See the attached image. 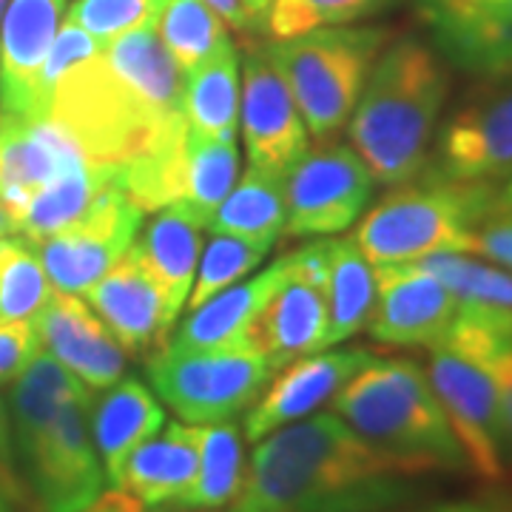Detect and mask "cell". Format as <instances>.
Masks as SVG:
<instances>
[{
  "label": "cell",
  "instance_id": "obj_1",
  "mask_svg": "<svg viewBox=\"0 0 512 512\" xmlns=\"http://www.w3.org/2000/svg\"><path fill=\"white\" fill-rule=\"evenodd\" d=\"M424 478L336 413H313L256 441L231 512H393L419 501Z\"/></svg>",
  "mask_w": 512,
  "mask_h": 512
},
{
  "label": "cell",
  "instance_id": "obj_2",
  "mask_svg": "<svg viewBox=\"0 0 512 512\" xmlns=\"http://www.w3.org/2000/svg\"><path fill=\"white\" fill-rule=\"evenodd\" d=\"M49 117L92 163L123 165L183 131V72L157 23L103 43L60 74Z\"/></svg>",
  "mask_w": 512,
  "mask_h": 512
},
{
  "label": "cell",
  "instance_id": "obj_3",
  "mask_svg": "<svg viewBox=\"0 0 512 512\" xmlns=\"http://www.w3.org/2000/svg\"><path fill=\"white\" fill-rule=\"evenodd\" d=\"M92 390L37 350L12 382L9 416L29 512H83L106 493L89 427Z\"/></svg>",
  "mask_w": 512,
  "mask_h": 512
},
{
  "label": "cell",
  "instance_id": "obj_4",
  "mask_svg": "<svg viewBox=\"0 0 512 512\" xmlns=\"http://www.w3.org/2000/svg\"><path fill=\"white\" fill-rule=\"evenodd\" d=\"M450 97L447 60L419 37L387 40L350 114V146L373 180L402 185L430 157Z\"/></svg>",
  "mask_w": 512,
  "mask_h": 512
},
{
  "label": "cell",
  "instance_id": "obj_5",
  "mask_svg": "<svg viewBox=\"0 0 512 512\" xmlns=\"http://www.w3.org/2000/svg\"><path fill=\"white\" fill-rule=\"evenodd\" d=\"M330 404L362 439L427 476L467 470L427 370L413 359L373 356Z\"/></svg>",
  "mask_w": 512,
  "mask_h": 512
},
{
  "label": "cell",
  "instance_id": "obj_6",
  "mask_svg": "<svg viewBox=\"0 0 512 512\" xmlns=\"http://www.w3.org/2000/svg\"><path fill=\"white\" fill-rule=\"evenodd\" d=\"M498 185L413 177L387 191L356 228V245L373 265H404L436 254H467L493 214Z\"/></svg>",
  "mask_w": 512,
  "mask_h": 512
},
{
  "label": "cell",
  "instance_id": "obj_7",
  "mask_svg": "<svg viewBox=\"0 0 512 512\" xmlns=\"http://www.w3.org/2000/svg\"><path fill=\"white\" fill-rule=\"evenodd\" d=\"M387 40L390 32L382 26H325L271 40L265 55L282 74L308 131L322 140L350 120Z\"/></svg>",
  "mask_w": 512,
  "mask_h": 512
},
{
  "label": "cell",
  "instance_id": "obj_8",
  "mask_svg": "<svg viewBox=\"0 0 512 512\" xmlns=\"http://www.w3.org/2000/svg\"><path fill=\"white\" fill-rule=\"evenodd\" d=\"M274 373L268 359L251 348H163L148 356V382L157 399L188 424L234 419L259 399Z\"/></svg>",
  "mask_w": 512,
  "mask_h": 512
},
{
  "label": "cell",
  "instance_id": "obj_9",
  "mask_svg": "<svg viewBox=\"0 0 512 512\" xmlns=\"http://www.w3.org/2000/svg\"><path fill=\"white\" fill-rule=\"evenodd\" d=\"M424 177L498 185L512 177V69L484 74L439 123Z\"/></svg>",
  "mask_w": 512,
  "mask_h": 512
},
{
  "label": "cell",
  "instance_id": "obj_10",
  "mask_svg": "<svg viewBox=\"0 0 512 512\" xmlns=\"http://www.w3.org/2000/svg\"><path fill=\"white\" fill-rule=\"evenodd\" d=\"M427 350V379L461 444L467 470L484 481H504L512 464V444L490 370L450 342Z\"/></svg>",
  "mask_w": 512,
  "mask_h": 512
},
{
  "label": "cell",
  "instance_id": "obj_11",
  "mask_svg": "<svg viewBox=\"0 0 512 512\" xmlns=\"http://www.w3.org/2000/svg\"><path fill=\"white\" fill-rule=\"evenodd\" d=\"M373 174L356 148L325 140L285 174V234L330 237L348 231L373 197Z\"/></svg>",
  "mask_w": 512,
  "mask_h": 512
},
{
  "label": "cell",
  "instance_id": "obj_12",
  "mask_svg": "<svg viewBox=\"0 0 512 512\" xmlns=\"http://www.w3.org/2000/svg\"><path fill=\"white\" fill-rule=\"evenodd\" d=\"M143 220L146 211L123 191L117 165V177L72 225L37 242V254L52 288L83 296L134 245L143 231Z\"/></svg>",
  "mask_w": 512,
  "mask_h": 512
},
{
  "label": "cell",
  "instance_id": "obj_13",
  "mask_svg": "<svg viewBox=\"0 0 512 512\" xmlns=\"http://www.w3.org/2000/svg\"><path fill=\"white\" fill-rule=\"evenodd\" d=\"M328 262L330 239L313 242L302 251H293L291 271L251 322L245 345L262 353L274 370H282L308 353L325 350Z\"/></svg>",
  "mask_w": 512,
  "mask_h": 512
},
{
  "label": "cell",
  "instance_id": "obj_14",
  "mask_svg": "<svg viewBox=\"0 0 512 512\" xmlns=\"http://www.w3.org/2000/svg\"><path fill=\"white\" fill-rule=\"evenodd\" d=\"M376 305L367 330L390 348H433L447 339L458 316V296L419 262L373 265Z\"/></svg>",
  "mask_w": 512,
  "mask_h": 512
},
{
  "label": "cell",
  "instance_id": "obj_15",
  "mask_svg": "<svg viewBox=\"0 0 512 512\" xmlns=\"http://www.w3.org/2000/svg\"><path fill=\"white\" fill-rule=\"evenodd\" d=\"M239 77V123L248 165L285 177L288 168L308 151L311 131L296 109L282 74L265 55V46L248 49Z\"/></svg>",
  "mask_w": 512,
  "mask_h": 512
},
{
  "label": "cell",
  "instance_id": "obj_16",
  "mask_svg": "<svg viewBox=\"0 0 512 512\" xmlns=\"http://www.w3.org/2000/svg\"><path fill=\"white\" fill-rule=\"evenodd\" d=\"M373 359L365 348L316 350L291 365L268 382L259 393L242 424V436L248 441H262L274 430L313 416L345 387V384Z\"/></svg>",
  "mask_w": 512,
  "mask_h": 512
},
{
  "label": "cell",
  "instance_id": "obj_17",
  "mask_svg": "<svg viewBox=\"0 0 512 512\" xmlns=\"http://www.w3.org/2000/svg\"><path fill=\"white\" fill-rule=\"evenodd\" d=\"M419 12L450 66L473 77L512 69V0H419Z\"/></svg>",
  "mask_w": 512,
  "mask_h": 512
},
{
  "label": "cell",
  "instance_id": "obj_18",
  "mask_svg": "<svg viewBox=\"0 0 512 512\" xmlns=\"http://www.w3.org/2000/svg\"><path fill=\"white\" fill-rule=\"evenodd\" d=\"M32 325L40 348L89 390H106L126 376V350L80 296L52 288Z\"/></svg>",
  "mask_w": 512,
  "mask_h": 512
},
{
  "label": "cell",
  "instance_id": "obj_19",
  "mask_svg": "<svg viewBox=\"0 0 512 512\" xmlns=\"http://www.w3.org/2000/svg\"><path fill=\"white\" fill-rule=\"evenodd\" d=\"M89 157L52 117H20L0 111V202L18 222L43 185Z\"/></svg>",
  "mask_w": 512,
  "mask_h": 512
},
{
  "label": "cell",
  "instance_id": "obj_20",
  "mask_svg": "<svg viewBox=\"0 0 512 512\" xmlns=\"http://www.w3.org/2000/svg\"><path fill=\"white\" fill-rule=\"evenodd\" d=\"M83 302L109 328L128 356L157 353L168 342L163 293L134 245L83 293Z\"/></svg>",
  "mask_w": 512,
  "mask_h": 512
},
{
  "label": "cell",
  "instance_id": "obj_21",
  "mask_svg": "<svg viewBox=\"0 0 512 512\" xmlns=\"http://www.w3.org/2000/svg\"><path fill=\"white\" fill-rule=\"evenodd\" d=\"M66 15V0H9L0 26V111L46 117L37 80Z\"/></svg>",
  "mask_w": 512,
  "mask_h": 512
},
{
  "label": "cell",
  "instance_id": "obj_22",
  "mask_svg": "<svg viewBox=\"0 0 512 512\" xmlns=\"http://www.w3.org/2000/svg\"><path fill=\"white\" fill-rule=\"evenodd\" d=\"M202 231L205 225L183 202H171L154 211V220L148 222L143 234H137L140 239H134V251L163 293L168 330L177 325L188 293L194 288L202 254Z\"/></svg>",
  "mask_w": 512,
  "mask_h": 512
},
{
  "label": "cell",
  "instance_id": "obj_23",
  "mask_svg": "<svg viewBox=\"0 0 512 512\" xmlns=\"http://www.w3.org/2000/svg\"><path fill=\"white\" fill-rule=\"evenodd\" d=\"M291 271V254L276 259L271 268L251 279H239L237 285L225 288L205 305L188 313L177 333L165 342L168 350H225L248 348V330L256 313L274 296L282 279ZM163 350V348H160Z\"/></svg>",
  "mask_w": 512,
  "mask_h": 512
},
{
  "label": "cell",
  "instance_id": "obj_24",
  "mask_svg": "<svg viewBox=\"0 0 512 512\" xmlns=\"http://www.w3.org/2000/svg\"><path fill=\"white\" fill-rule=\"evenodd\" d=\"M197 439L194 424L168 421L165 433L143 441L126 458L117 484L111 490H123L137 498L146 512H168L180 495L191 487L197 476Z\"/></svg>",
  "mask_w": 512,
  "mask_h": 512
},
{
  "label": "cell",
  "instance_id": "obj_25",
  "mask_svg": "<svg viewBox=\"0 0 512 512\" xmlns=\"http://www.w3.org/2000/svg\"><path fill=\"white\" fill-rule=\"evenodd\" d=\"M89 427L106 481L114 487L126 458L165 427V410L151 387L134 376H123L92 399Z\"/></svg>",
  "mask_w": 512,
  "mask_h": 512
},
{
  "label": "cell",
  "instance_id": "obj_26",
  "mask_svg": "<svg viewBox=\"0 0 512 512\" xmlns=\"http://www.w3.org/2000/svg\"><path fill=\"white\" fill-rule=\"evenodd\" d=\"M239 52L231 37L183 74V114L191 140L237 137Z\"/></svg>",
  "mask_w": 512,
  "mask_h": 512
},
{
  "label": "cell",
  "instance_id": "obj_27",
  "mask_svg": "<svg viewBox=\"0 0 512 512\" xmlns=\"http://www.w3.org/2000/svg\"><path fill=\"white\" fill-rule=\"evenodd\" d=\"M197 439V476L180 501L168 512H217L231 507L242 493L248 461L245 436L234 419L194 424Z\"/></svg>",
  "mask_w": 512,
  "mask_h": 512
},
{
  "label": "cell",
  "instance_id": "obj_28",
  "mask_svg": "<svg viewBox=\"0 0 512 512\" xmlns=\"http://www.w3.org/2000/svg\"><path fill=\"white\" fill-rule=\"evenodd\" d=\"M328 339L325 348H336L367 328L376 305V268L356 239H330L328 282Z\"/></svg>",
  "mask_w": 512,
  "mask_h": 512
},
{
  "label": "cell",
  "instance_id": "obj_29",
  "mask_svg": "<svg viewBox=\"0 0 512 512\" xmlns=\"http://www.w3.org/2000/svg\"><path fill=\"white\" fill-rule=\"evenodd\" d=\"M117 177V165L114 163H86L74 165L66 174H60L57 180L43 185L29 205L20 211L18 234L43 242L46 237L57 234L60 228L72 225L89 205L94 197Z\"/></svg>",
  "mask_w": 512,
  "mask_h": 512
},
{
  "label": "cell",
  "instance_id": "obj_30",
  "mask_svg": "<svg viewBox=\"0 0 512 512\" xmlns=\"http://www.w3.org/2000/svg\"><path fill=\"white\" fill-rule=\"evenodd\" d=\"M208 228L214 234L274 245L285 228V177L248 165Z\"/></svg>",
  "mask_w": 512,
  "mask_h": 512
},
{
  "label": "cell",
  "instance_id": "obj_31",
  "mask_svg": "<svg viewBox=\"0 0 512 512\" xmlns=\"http://www.w3.org/2000/svg\"><path fill=\"white\" fill-rule=\"evenodd\" d=\"M441 279L458 302L512 333V271L470 254H436L419 262Z\"/></svg>",
  "mask_w": 512,
  "mask_h": 512
},
{
  "label": "cell",
  "instance_id": "obj_32",
  "mask_svg": "<svg viewBox=\"0 0 512 512\" xmlns=\"http://www.w3.org/2000/svg\"><path fill=\"white\" fill-rule=\"evenodd\" d=\"M239 143L237 137L222 140H191L185 154L183 205L208 228L222 200L237 185Z\"/></svg>",
  "mask_w": 512,
  "mask_h": 512
},
{
  "label": "cell",
  "instance_id": "obj_33",
  "mask_svg": "<svg viewBox=\"0 0 512 512\" xmlns=\"http://www.w3.org/2000/svg\"><path fill=\"white\" fill-rule=\"evenodd\" d=\"M52 282L32 239L0 237V322H32L46 305Z\"/></svg>",
  "mask_w": 512,
  "mask_h": 512
},
{
  "label": "cell",
  "instance_id": "obj_34",
  "mask_svg": "<svg viewBox=\"0 0 512 512\" xmlns=\"http://www.w3.org/2000/svg\"><path fill=\"white\" fill-rule=\"evenodd\" d=\"M157 32L183 74L191 72L228 37L225 20L205 0H165Z\"/></svg>",
  "mask_w": 512,
  "mask_h": 512
},
{
  "label": "cell",
  "instance_id": "obj_35",
  "mask_svg": "<svg viewBox=\"0 0 512 512\" xmlns=\"http://www.w3.org/2000/svg\"><path fill=\"white\" fill-rule=\"evenodd\" d=\"M444 342L476 356L478 362L490 370L495 390H498L501 413H504V424H507V436H510L512 444V333L501 330L490 319H484L481 313L461 305L456 322H453Z\"/></svg>",
  "mask_w": 512,
  "mask_h": 512
},
{
  "label": "cell",
  "instance_id": "obj_36",
  "mask_svg": "<svg viewBox=\"0 0 512 512\" xmlns=\"http://www.w3.org/2000/svg\"><path fill=\"white\" fill-rule=\"evenodd\" d=\"M271 248L274 245H268V242H251V239L228 237V234H214L208 248L200 254L194 288L188 293L185 308L194 311V308L205 305L208 299H214L225 288L237 285L239 279H245L265 262Z\"/></svg>",
  "mask_w": 512,
  "mask_h": 512
},
{
  "label": "cell",
  "instance_id": "obj_37",
  "mask_svg": "<svg viewBox=\"0 0 512 512\" xmlns=\"http://www.w3.org/2000/svg\"><path fill=\"white\" fill-rule=\"evenodd\" d=\"M390 6L393 0H274L268 15V35L271 40H288L325 26H350Z\"/></svg>",
  "mask_w": 512,
  "mask_h": 512
},
{
  "label": "cell",
  "instance_id": "obj_38",
  "mask_svg": "<svg viewBox=\"0 0 512 512\" xmlns=\"http://www.w3.org/2000/svg\"><path fill=\"white\" fill-rule=\"evenodd\" d=\"M163 6L165 0H74L63 18L80 26L97 43H109L140 26L157 23Z\"/></svg>",
  "mask_w": 512,
  "mask_h": 512
},
{
  "label": "cell",
  "instance_id": "obj_39",
  "mask_svg": "<svg viewBox=\"0 0 512 512\" xmlns=\"http://www.w3.org/2000/svg\"><path fill=\"white\" fill-rule=\"evenodd\" d=\"M37 350L40 339L32 322H0V387L15 382Z\"/></svg>",
  "mask_w": 512,
  "mask_h": 512
},
{
  "label": "cell",
  "instance_id": "obj_40",
  "mask_svg": "<svg viewBox=\"0 0 512 512\" xmlns=\"http://www.w3.org/2000/svg\"><path fill=\"white\" fill-rule=\"evenodd\" d=\"M470 256L495 262L512 271V217L510 214H490L478 225L470 239Z\"/></svg>",
  "mask_w": 512,
  "mask_h": 512
},
{
  "label": "cell",
  "instance_id": "obj_41",
  "mask_svg": "<svg viewBox=\"0 0 512 512\" xmlns=\"http://www.w3.org/2000/svg\"><path fill=\"white\" fill-rule=\"evenodd\" d=\"M0 490L12 498L15 507L26 510V487L20 478L18 453H15V436H12V416L9 404L0 396Z\"/></svg>",
  "mask_w": 512,
  "mask_h": 512
},
{
  "label": "cell",
  "instance_id": "obj_42",
  "mask_svg": "<svg viewBox=\"0 0 512 512\" xmlns=\"http://www.w3.org/2000/svg\"><path fill=\"white\" fill-rule=\"evenodd\" d=\"M228 26L245 35L268 32V15L274 0H205Z\"/></svg>",
  "mask_w": 512,
  "mask_h": 512
},
{
  "label": "cell",
  "instance_id": "obj_43",
  "mask_svg": "<svg viewBox=\"0 0 512 512\" xmlns=\"http://www.w3.org/2000/svg\"><path fill=\"white\" fill-rule=\"evenodd\" d=\"M393 512H512V498L507 495H478V498H450L424 507H402Z\"/></svg>",
  "mask_w": 512,
  "mask_h": 512
},
{
  "label": "cell",
  "instance_id": "obj_44",
  "mask_svg": "<svg viewBox=\"0 0 512 512\" xmlns=\"http://www.w3.org/2000/svg\"><path fill=\"white\" fill-rule=\"evenodd\" d=\"M83 512H146V507L137 498L123 493V490H109V493L100 495L89 510Z\"/></svg>",
  "mask_w": 512,
  "mask_h": 512
},
{
  "label": "cell",
  "instance_id": "obj_45",
  "mask_svg": "<svg viewBox=\"0 0 512 512\" xmlns=\"http://www.w3.org/2000/svg\"><path fill=\"white\" fill-rule=\"evenodd\" d=\"M501 211H512V177L504 183V188H498V197H495L493 214H501Z\"/></svg>",
  "mask_w": 512,
  "mask_h": 512
},
{
  "label": "cell",
  "instance_id": "obj_46",
  "mask_svg": "<svg viewBox=\"0 0 512 512\" xmlns=\"http://www.w3.org/2000/svg\"><path fill=\"white\" fill-rule=\"evenodd\" d=\"M18 234V222L12 217V211L0 202V237H12Z\"/></svg>",
  "mask_w": 512,
  "mask_h": 512
},
{
  "label": "cell",
  "instance_id": "obj_47",
  "mask_svg": "<svg viewBox=\"0 0 512 512\" xmlns=\"http://www.w3.org/2000/svg\"><path fill=\"white\" fill-rule=\"evenodd\" d=\"M15 510H18V507L12 504V498H9V495L0 490V512H15Z\"/></svg>",
  "mask_w": 512,
  "mask_h": 512
},
{
  "label": "cell",
  "instance_id": "obj_48",
  "mask_svg": "<svg viewBox=\"0 0 512 512\" xmlns=\"http://www.w3.org/2000/svg\"><path fill=\"white\" fill-rule=\"evenodd\" d=\"M6 3H9V0H0V18H3V9H6Z\"/></svg>",
  "mask_w": 512,
  "mask_h": 512
},
{
  "label": "cell",
  "instance_id": "obj_49",
  "mask_svg": "<svg viewBox=\"0 0 512 512\" xmlns=\"http://www.w3.org/2000/svg\"><path fill=\"white\" fill-rule=\"evenodd\" d=\"M501 214H510V217H512V211H501Z\"/></svg>",
  "mask_w": 512,
  "mask_h": 512
}]
</instances>
